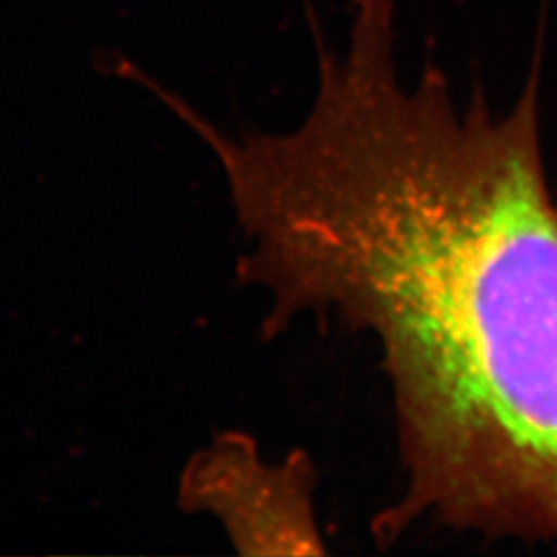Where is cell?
<instances>
[{"label": "cell", "mask_w": 557, "mask_h": 557, "mask_svg": "<svg viewBox=\"0 0 557 557\" xmlns=\"http://www.w3.org/2000/svg\"><path fill=\"white\" fill-rule=\"evenodd\" d=\"M319 91L298 128L221 133L151 85L213 151L269 299L264 341L331 314L382 345L407 487L374 520L557 541V195L541 153V57L515 108L457 112L444 71L398 79L395 0H351L343 57L304 0Z\"/></svg>", "instance_id": "obj_1"}, {"label": "cell", "mask_w": 557, "mask_h": 557, "mask_svg": "<svg viewBox=\"0 0 557 557\" xmlns=\"http://www.w3.org/2000/svg\"><path fill=\"white\" fill-rule=\"evenodd\" d=\"M319 473L304 450L269 462L259 442L227 430L197 450L182 469L178 506L207 515L246 557H319L326 554L317 518Z\"/></svg>", "instance_id": "obj_2"}]
</instances>
